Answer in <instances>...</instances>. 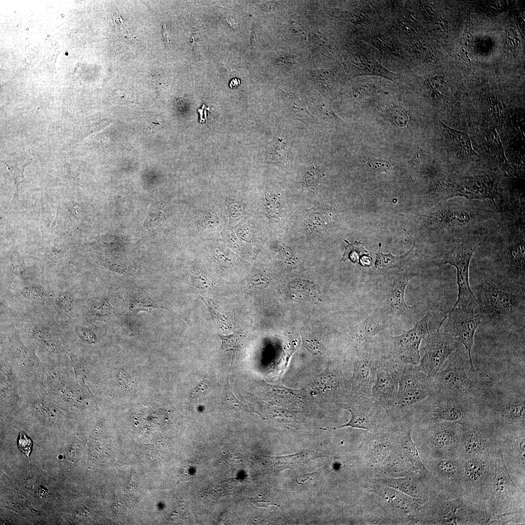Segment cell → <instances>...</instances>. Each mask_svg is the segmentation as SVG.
Returning <instances> with one entry per match:
<instances>
[{
    "mask_svg": "<svg viewBox=\"0 0 525 525\" xmlns=\"http://www.w3.org/2000/svg\"><path fill=\"white\" fill-rule=\"evenodd\" d=\"M466 55V57L467 58H469V57H468V56L467 55Z\"/></svg>",
    "mask_w": 525,
    "mask_h": 525,
    "instance_id": "680465c9",
    "label": "cell"
},
{
    "mask_svg": "<svg viewBox=\"0 0 525 525\" xmlns=\"http://www.w3.org/2000/svg\"><path fill=\"white\" fill-rule=\"evenodd\" d=\"M462 51L464 52H465L464 49H462Z\"/></svg>",
    "mask_w": 525,
    "mask_h": 525,
    "instance_id": "9f6ffc18",
    "label": "cell"
},
{
    "mask_svg": "<svg viewBox=\"0 0 525 525\" xmlns=\"http://www.w3.org/2000/svg\"><path fill=\"white\" fill-rule=\"evenodd\" d=\"M272 159L276 164L285 166L288 164L286 146L282 140H279L271 150Z\"/></svg>",
    "mask_w": 525,
    "mask_h": 525,
    "instance_id": "e575fe53",
    "label": "cell"
},
{
    "mask_svg": "<svg viewBox=\"0 0 525 525\" xmlns=\"http://www.w3.org/2000/svg\"><path fill=\"white\" fill-rule=\"evenodd\" d=\"M476 308L473 305L453 307L439 326L440 328L442 323L446 320L444 324V332L451 335L465 348L469 359L470 368L472 371L475 370L472 357L474 336L477 328L481 324L479 314L474 311Z\"/></svg>",
    "mask_w": 525,
    "mask_h": 525,
    "instance_id": "7c38bea8",
    "label": "cell"
},
{
    "mask_svg": "<svg viewBox=\"0 0 525 525\" xmlns=\"http://www.w3.org/2000/svg\"><path fill=\"white\" fill-rule=\"evenodd\" d=\"M467 360L460 346L453 352L438 372L434 381L438 391L456 397L478 400L482 387L467 372Z\"/></svg>",
    "mask_w": 525,
    "mask_h": 525,
    "instance_id": "8992f818",
    "label": "cell"
},
{
    "mask_svg": "<svg viewBox=\"0 0 525 525\" xmlns=\"http://www.w3.org/2000/svg\"><path fill=\"white\" fill-rule=\"evenodd\" d=\"M369 41L372 45L384 54L392 57L401 55L400 50L388 36L383 34H376L370 36Z\"/></svg>",
    "mask_w": 525,
    "mask_h": 525,
    "instance_id": "f1b7e54d",
    "label": "cell"
},
{
    "mask_svg": "<svg viewBox=\"0 0 525 525\" xmlns=\"http://www.w3.org/2000/svg\"><path fill=\"white\" fill-rule=\"evenodd\" d=\"M495 475L491 492L486 502L492 523H513L510 516L519 520L525 518V493L515 484L505 465L501 448L495 453Z\"/></svg>",
    "mask_w": 525,
    "mask_h": 525,
    "instance_id": "277c9868",
    "label": "cell"
},
{
    "mask_svg": "<svg viewBox=\"0 0 525 525\" xmlns=\"http://www.w3.org/2000/svg\"><path fill=\"white\" fill-rule=\"evenodd\" d=\"M192 278L194 283H202L205 287H207L209 285L208 283H210V281L205 274L198 269H193Z\"/></svg>",
    "mask_w": 525,
    "mask_h": 525,
    "instance_id": "c3c4849f",
    "label": "cell"
},
{
    "mask_svg": "<svg viewBox=\"0 0 525 525\" xmlns=\"http://www.w3.org/2000/svg\"><path fill=\"white\" fill-rule=\"evenodd\" d=\"M468 53V52H466L465 54L467 55Z\"/></svg>",
    "mask_w": 525,
    "mask_h": 525,
    "instance_id": "11a10c76",
    "label": "cell"
},
{
    "mask_svg": "<svg viewBox=\"0 0 525 525\" xmlns=\"http://www.w3.org/2000/svg\"><path fill=\"white\" fill-rule=\"evenodd\" d=\"M198 224L203 229L213 230L219 226L220 221L217 215L213 212H209L203 215L198 222Z\"/></svg>",
    "mask_w": 525,
    "mask_h": 525,
    "instance_id": "60d3db41",
    "label": "cell"
},
{
    "mask_svg": "<svg viewBox=\"0 0 525 525\" xmlns=\"http://www.w3.org/2000/svg\"><path fill=\"white\" fill-rule=\"evenodd\" d=\"M477 244L471 242L458 243L444 256L440 264H449L456 270L458 295L453 307L473 305L476 301L472 291L469 280V267Z\"/></svg>",
    "mask_w": 525,
    "mask_h": 525,
    "instance_id": "5bb4252c",
    "label": "cell"
},
{
    "mask_svg": "<svg viewBox=\"0 0 525 525\" xmlns=\"http://www.w3.org/2000/svg\"><path fill=\"white\" fill-rule=\"evenodd\" d=\"M240 83V82L239 79H234L230 82L229 86L230 88L235 87H237Z\"/></svg>",
    "mask_w": 525,
    "mask_h": 525,
    "instance_id": "681fc988",
    "label": "cell"
},
{
    "mask_svg": "<svg viewBox=\"0 0 525 525\" xmlns=\"http://www.w3.org/2000/svg\"><path fill=\"white\" fill-rule=\"evenodd\" d=\"M413 424L408 421L402 422L398 428L401 448L416 472L425 475L430 473L421 460L419 452L411 437Z\"/></svg>",
    "mask_w": 525,
    "mask_h": 525,
    "instance_id": "603a6c76",
    "label": "cell"
},
{
    "mask_svg": "<svg viewBox=\"0 0 525 525\" xmlns=\"http://www.w3.org/2000/svg\"><path fill=\"white\" fill-rule=\"evenodd\" d=\"M352 73L357 75L380 76L394 81L397 74L386 69L375 58L365 54L353 56L349 63Z\"/></svg>",
    "mask_w": 525,
    "mask_h": 525,
    "instance_id": "d4e9b609",
    "label": "cell"
},
{
    "mask_svg": "<svg viewBox=\"0 0 525 525\" xmlns=\"http://www.w3.org/2000/svg\"><path fill=\"white\" fill-rule=\"evenodd\" d=\"M321 180L320 175L313 166H310L307 171L305 180L307 185L310 187L318 186Z\"/></svg>",
    "mask_w": 525,
    "mask_h": 525,
    "instance_id": "f6af8a7d",
    "label": "cell"
},
{
    "mask_svg": "<svg viewBox=\"0 0 525 525\" xmlns=\"http://www.w3.org/2000/svg\"><path fill=\"white\" fill-rule=\"evenodd\" d=\"M371 489L399 513L405 515L417 514L427 500L409 496L397 490L381 484L373 485Z\"/></svg>",
    "mask_w": 525,
    "mask_h": 525,
    "instance_id": "44dd1931",
    "label": "cell"
},
{
    "mask_svg": "<svg viewBox=\"0 0 525 525\" xmlns=\"http://www.w3.org/2000/svg\"><path fill=\"white\" fill-rule=\"evenodd\" d=\"M440 32H441V33L443 32V31L442 30H440Z\"/></svg>",
    "mask_w": 525,
    "mask_h": 525,
    "instance_id": "91938a15",
    "label": "cell"
},
{
    "mask_svg": "<svg viewBox=\"0 0 525 525\" xmlns=\"http://www.w3.org/2000/svg\"><path fill=\"white\" fill-rule=\"evenodd\" d=\"M468 60H469V62H471V60H470V58H468Z\"/></svg>",
    "mask_w": 525,
    "mask_h": 525,
    "instance_id": "6f0895ef",
    "label": "cell"
},
{
    "mask_svg": "<svg viewBox=\"0 0 525 525\" xmlns=\"http://www.w3.org/2000/svg\"><path fill=\"white\" fill-rule=\"evenodd\" d=\"M437 391L434 379L426 373L419 364L406 365L400 370L396 407L414 405Z\"/></svg>",
    "mask_w": 525,
    "mask_h": 525,
    "instance_id": "8fae6325",
    "label": "cell"
},
{
    "mask_svg": "<svg viewBox=\"0 0 525 525\" xmlns=\"http://www.w3.org/2000/svg\"><path fill=\"white\" fill-rule=\"evenodd\" d=\"M441 198L461 196L469 200L489 199L496 206L498 195L496 182L487 175H478L461 180H448L439 182L436 190Z\"/></svg>",
    "mask_w": 525,
    "mask_h": 525,
    "instance_id": "9a60e30c",
    "label": "cell"
},
{
    "mask_svg": "<svg viewBox=\"0 0 525 525\" xmlns=\"http://www.w3.org/2000/svg\"><path fill=\"white\" fill-rule=\"evenodd\" d=\"M223 401L225 403L233 410L238 411L241 409L243 405L234 395L228 382L227 383L223 392Z\"/></svg>",
    "mask_w": 525,
    "mask_h": 525,
    "instance_id": "b9f144b4",
    "label": "cell"
},
{
    "mask_svg": "<svg viewBox=\"0 0 525 525\" xmlns=\"http://www.w3.org/2000/svg\"><path fill=\"white\" fill-rule=\"evenodd\" d=\"M29 159L21 158L8 160L5 162L14 181L16 186L15 197L18 195L20 184L25 181L23 172L30 163Z\"/></svg>",
    "mask_w": 525,
    "mask_h": 525,
    "instance_id": "f546056e",
    "label": "cell"
},
{
    "mask_svg": "<svg viewBox=\"0 0 525 525\" xmlns=\"http://www.w3.org/2000/svg\"><path fill=\"white\" fill-rule=\"evenodd\" d=\"M467 37H468V38H470V36H469V35H468L467 36Z\"/></svg>",
    "mask_w": 525,
    "mask_h": 525,
    "instance_id": "f5cc1de1",
    "label": "cell"
},
{
    "mask_svg": "<svg viewBox=\"0 0 525 525\" xmlns=\"http://www.w3.org/2000/svg\"><path fill=\"white\" fill-rule=\"evenodd\" d=\"M511 40L512 41V42H513V44H514V45H515V43H514V40H513L512 39H511Z\"/></svg>",
    "mask_w": 525,
    "mask_h": 525,
    "instance_id": "f907efd6",
    "label": "cell"
},
{
    "mask_svg": "<svg viewBox=\"0 0 525 525\" xmlns=\"http://www.w3.org/2000/svg\"><path fill=\"white\" fill-rule=\"evenodd\" d=\"M391 324L382 321L378 311L374 312L354 328L352 337L358 346L373 341L375 335Z\"/></svg>",
    "mask_w": 525,
    "mask_h": 525,
    "instance_id": "484cf974",
    "label": "cell"
},
{
    "mask_svg": "<svg viewBox=\"0 0 525 525\" xmlns=\"http://www.w3.org/2000/svg\"><path fill=\"white\" fill-rule=\"evenodd\" d=\"M13 273L22 278L27 275V269L23 260L17 254L14 255L11 265Z\"/></svg>",
    "mask_w": 525,
    "mask_h": 525,
    "instance_id": "7bdbcfd3",
    "label": "cell"
},
{
    "mask_svg": "<svg viewBox=\"0 0 525 525\" xmlns=\"http://www.w3.org/2000/svg\"><path fill=\"white\" fill-rule=\"evenodd\" d=\"M307 224L310 230L320 231L327 227V222L326 217L322 214L314 212L309 215Z\"/></svg>",
    "mask_w": 525,
    "mask_h": 525,
    "instance_id": "74e56055",
    "label": "cell"
},
{
    "mask_svg": "<svg viewBox=\"0 0 525 525\" xmlns=\"http://www.w3.org/2000/svg\"><path fill=\"white\" fill-rule=\"evenodd\" d=\"M481 324L496 330L525 327V281L484 276L470 283Z\"/></svg>",
    "mask_w": 525,
    "mask_h": 525,
    "instance_id": "6da1fadb",
    "label": "cell"
},
{
    "mask_svg": "<svg viewBox=\"0 0 525 525\" xmlns=\"http://www.w3.org/2000/svg\"><path fill=\"white\" fill-rule=\"evenodd\" d=\"M465 46H468V44H467V42H465Z\"/></svg>",
    "mask_w": 525,
    "mask_h": 525,
    "instance_id": "816d5d0a",
    "label": "cell"
},
{
    "mask_svg": "<svg viewBox=\"0 0 525 525\" xmlns=\"http://www.w3.org/2000/svg\"><path fill=\"white\" fill-rule=\"evenodd\" d=\"M17 444L19 449L29 457L33 446L31 439L24 432H20Z\"/></svg>",
    "mask_w": 525,
    "mask_h": 525,
    "instance_id": "ee69618b",
    "label": "cell"
},
{
    "mask_svg": "<svg viewBox=\"0 0 525 525\" xmlns=\"http://www.w3.org/2000/svg\"><path fill=\"white\" fill-rule=\"evenodd\" d=\"M446 134L449 145L455 152L462 156H478L472 148L469 136L465 133L453 129L440 122Z\"/></svg>",
    "mask_w": 525,
    "mask_h": 525,
    "instance_id": "4316f807",
    "label": "cell"
},
{
    "mask_svg": "<svg viewBox=\"0 0 525 525\" xmlns=\"http://www.w3.org/2000/svg\"><path fill=\"white\" fill-rule=\"evenodd\" d=\"M88 311L95 318H101L110 315L112 308L106 299L95 298L89 300Z\"/></svg>",
    "mask_w": 525,
    "mask_h": 525,
    "instance_id": "1f68e13d",
    "label": "cell"
},
{
    "mask_svg": "<svg viewBox=\"0 0 525 525\" xmlns=\"http://www.w3.org/2000/svg\"><path fill=\"white\" fill-rule=\"evenodd\" d=\"M226 204L229 217L233 220L241 219L244 214V207L241 201L230 198L227 201Z\"/></svg>",
    "mask_w": 525,
    "mask_h": 525,
    "instance_id": "ab89813d",
    "label": "cell"
},
{
    "mask_svg": "<svg viewBox=\"0 0 525 525\" xmlns=\"http://www.w3.org/2000/svg\"><path fill=\"white\" fill-rule=\"evenodd\" d=\"M353 359L352 392L355 396L371 398L378 361L381 351L374 348L373 341L358 346Z\"/></svg>",
    "mask_w": 525,
    "mask_h": 525,
    "instance_id": "e0dca14e",
    "label": "cell"
},
{
    "mask_svg": "<svg viewBox=\"0 0 525 525\" xmlns=\"http://www.w3.org/2000/svg\"><path fill=\"white\" fill-rule=\"evenodd\" d=\"M525 429L502 432L500 448L511 479L524 493L525 492Z\"/></svg>",
    "mask_w": 525,
    "mask_h": 525,
    "instance_id": "ac0fdd59",
    "label": "cell"
},
{
    "mask_svg": "<svg viewBox=\"0 0 525 525\" xmlns=\"http://www.w3.org/2000/svg\"><path fill=\"white\" fill-rule=\"evenodd\" d=\"M264 207L269 216L274 218L280 217L281 212L280 202L276 195L272 193L265 195Z\"/></svg>",
    "mask_w": 525,
    "mask_h": 525,
    "instance_id": "d590c367",
    "label": "cell"
},
{
    "mask_svg": "<svg viewBox=\"0 0 525 525\" xmlns=\"http://www.w3.org/2000/svg\"><path fill=\"white\" fill-rule=\"evenodd\" d=\"M415 244L412 248L405 254L402 256H393L390 253L388 254H383L381 251V244L377 253L375 254L376 258L375 265L376 267L380 268H388L398 267L400 268L405 260L408 258L414 248Z\"/></svg>",
    "mask_w": 525,
    "mask_h": 525,
    "instance_id": "4dcf8cb0",
    "label": "cell"
},
{
    "mask_svg": "<svg viewBox=\"0 0 525 525\" xmlns=\"http://www.w3.org/2000/svg\"><path fill=\"white\" fill-rule=\"evenodd\" d=\"M21 295L27 299L35 300L43 299L47 296L45 289L37 285L25 287L21 291Z\"/></svg>",
    "mask_w": 525,
    "mask_h": 525,
    "instance_id": "f35d334b",
    "label": "cell"
},
{
    "mask_svg": "<svg viewBox=\"0 0 525 525\" xmlns=\"http://www.w3.org/2000/svg\"><path fill=\"white\" fill-rule=\"evenodd\" d=\"M399 379L400 371L395 363L381 351L371 398L387 411L396 407Z\"/></svg>",
    "mask_w": 525,
    "mask_h": 525,
    "instance_id": "2e32d148",
    "label": "cell"
},
{
    "mask_svg": "<svg viewBox=\"0 0 525 525\" xmlns=\"http://www.w3.org/2000/svg\"><path fill=\"white\" fill-rule=\"evenodd\" d=\"M525 385H505L484 388L477 400L478 413L501 432L525 429Z\"/></svg>",
    "mask_w": 525,
    "mask_h": 525,
    "instance_id": "7a4b0ae2",
    "label": "cell"
},
{
    "mask_svg": "<svg viewBox=\"0 0 525 525\" xmlns=\"http://www.w3.org/2000/svg\"><path fill=\"white\" fill-rule=\"evenodd\" d=\"M425 342L424 353L419 365L428 375L436 377L445 362L460 345L451 335L438 329L427 334L423 338Z\"/></svg>",
    "mask_w": 525,
    "mask_h": 525,
    "instance_id": "d6986e66",
    "label": "cell"
},
{
    "mask_svg": "<svg viewBox=\"0 0 525 525\" xmlns=\"http://www.w3.org/2000/svg\"><path fill=\"white\" fill-rule=\"evenodd\" d=\"M209 383L208 380L203 379L191 391L190 401L192 405L198 404L204 399L209 390Z\"/></svg>",
    "mask_w": 525,
    "mask_h": 525,
    "instance_id": "8d00e7d4",
    "label": "cell"
},
{
    "mask_svg": "<svg viewBox=\"0 0 525 525\" xmlns=\"http://www.w3.org/2000/svg\"><path fill=\"white\" fill-rule=\"evenodd\" d=\"M288 295L295 299L313 301L319 295V290L314 283L305 280L292 281L287 288Z\"/></svg>",
    "mask_w": 525,
    "mask_h": 525,
    "instance_id": "83f0119b",
    "label": "cell"
},
{
    "mask_svg": "<svg viewBox=\"0 0 525 525\" xmlns=\"http://www.w3.org/2000/svg\"><path fill=\"white\" fill-rule=\"evenodd\" d=\"M429 315L417 320L409 330H403L400 335L388 336V350L384 352L396 365L399 370L406 365H419L420 361V346L422 339L429 333Z\"/></svg>",
    "mask_w": 525,
    "mask_h": 525,
    "instance_id": "30bf717a",
    "label": "cell"
},
{
    "mask_svg": "<svg viewBox=\"0 0 525 525\" xmlns=\"http://www.w3.org/2000/svg\"><path fill=\"white\" fill-rule=\"evenodd\" d=\"M419 426V446L427 454L430 461L459 456L461 424L442 421Z\"/></svg>",
    "mask_w": 525,
    "mask_h": 525,
    "instance_id": "52a82bcc",
    "label": "cell"
},
{
    "mask_svg": "<svg viewBox=\"0 0 525 525\" xmlns=\"http://www.w3.org/2000/svg\"><path fill=\"white\" fill-rule=\"evenodd\" d=\"M77 333L84 340L89 342H94L96 339L95 334L88 329L81 327L75 328Z\"/></svg>",
    "mask_w": 525,
    "mask_h": 525,
    "instance_id": "7dc6e473",
    "label": "cell"
},
{
    "mask_svg": "<svg viewBox=\"0 0 525 525\" xmlns=\"http://www.w3.org/2000/svg\"><path fill=\"white\" fill-rule=\"evenodd\" d=\"M349 404L351 418L348 423L338 427H350L369 432L389 431L393 424L385 409L371 398L354 396Z\"/></svg>",
    "mask_w": 525,
    "mask_h": 525,
    "instance_id": "4fadbf2b",
    "label": "cell"
},
{
    "mask_svg": "<svg viewBox=\"0 0 525 525\" xmlns=\"http://www.w3.org/2000/svg\"><path fill=\"white\" fill-rule=\"evenodd\" d=\"M495 453L461 458L463 498L472 502L482 503H486L489 499L495 475Z\"/></svg>",
    "mask_w": 525,
    "mask_h": 525,
    "instance_id": "ba28073f",
    "label": "cell"
},
{
    "mask_svg": "<svg viewBox=\"0 0 525 525\" xmlns=\"http://www.w3.org/2000/svg\"><path fill=\"white\" fill-rule=\"evenodd\" d=\"M462 426L459 453L460 458L494 455L500 448L501 431L478 413Z\"/></svg>",
    "mask_w": 525,
    "mask_h": 525,
    "instance_id": "9c48e42d",
    "label": "cell"
},
{
    "mask_svg": "<svg viewBox=\"0 0 525 525\" xmlns=\"http://www.w3.org/2000/svg\"><path fill=\"white\" fill-rule=\"evenodd\" d=\"M414 424L427 425L442 421L466 424L478 412L477 400L456 397L437 391L421 402L405 408Z\"/></svg>",
    "mask_w": 525,
    "mask_h": 525,
    "instance_id": "3957f363",
    "label": "cell"
},
{
    "mask_svg": "<svg viewBox=\"0 0 525 525\" xmlns=\"http://www.w3.org/2000/svg\"><path fill=\"white\" fill-rule=\"evenodd\" d=\"M428 217L440 227L453 228L467 225L472 220V217L465 208L448 206L431 213Z\"/></svg>",
    "mask_w": 525,
    "mask_h": 525,
    "instance_id": "cb8c5ba5",
    "label": "cell"
},
{
    "mask_svg": "<svg viewBox=\"0 0 525 525\" xmlns=\"http://www.w3.org/2000/svg\"><path fill=\"white\" fill-rule=\"evenodd\" d=\"M138 299L131 301L129 303V308L134 312H139L140 310L148 311L155 306L152 303L147 300H144L143 298L141 300V299Z\"/></svg>",
    "mask_w": 525,
    "mask_h": 525,
    "instance_id": "bcb514c9",
    "label": "cell"
},
{
    "mask_svg": "<svg viewBox=\"0 0 525 525\" xmlns=\"http://www.w3.org/2000/svg\"><path fill=\"white\" fill-rule=\"evenodd\" d=\"M509 42H510V44H511V45H512V42H511V41H509Z\"/></svg>",
    "mask_w": 525,
    "mask_h": 525,
    "instance_id": "db71d44e",
    "label": "cell"
},
{
    "mask_svg": "<svg viewBox=\"0 0 525 525\" xmlns=\"http://www.w3.org/2000/svg\"><path fill=\"white\" fill-rule=\"evenodd\" d=\"M74 304L73 297L71 294L68 291L60 292L55 300V306L60 314L69 315L72 311Z\"/></svg>",
    "mask_w": 525,
    "mask_h": 525,
    "instance_id": "836d02e7",
    "label": "cell"
},
{
    "mask_svg": "<svg viewBox=\"0 0 525 525\" xmlns=\"http://www.w3.org/2000/svg\"><path fill=\"white\" fill-rule=\"evenodd\" d=\"M428 464L438 492L453 497L462 496V460L460 457L430 460Z\"/></svg>",
    "mask_w": 525,
    "mask_h": 525,
    "instance_id": "ffe728a7",
    "label": "cell"
},
{
    "mask_svg": "<svg viewBox=\"0 0 525 525\" xmlns=\"http://www.w3.org/2000/svg\"><path fill=\"white\" fill-rule=\"evenodd\" d=\"M418 276L417 273L408 271L395 273L391 276L392 283L387 298L391 308L397 314L404 315L409 314L411 307L405 303V289L409 281Z\"/></svg>",
    "mask_w": 525,
    "mask_h": 525,
    "instance_id": "7402d4cb",
    "label": "cell"
},
{
    "mask_svg": "<svg viewBox=\"0 0 525 525\" xmlns=\"http://www.w3.org/2000/svg\"><path fill=\"white\" fill-rule=\"evenodd\" d=\"M486 139L492 154L501 163L506 164L507 160L499 135L495 128L493 127L490 128L487 133Z\"/></svg>",
    "mask_w": 525,
    "mask_h": 525,
    "instance_id": "d6a6232c",
    "label": "cell"
},
{
    "mask_svg": "<svg viewBox=\"0 0 525 525\" xmlns=\"http://www.w3.org/2000/svg\"><path fill=\"white\" fill-rule=\"evenodd\" d=\"M418 512L423 523L438 525H473L476 515L473 502L462 496L452 497L438 492L428 499Z\"/></svg>",
    "mask_w": 525,
    "mask_h": 525,
    "instance_id": "5b68a950",
    "label": "cell"
}]
</instances>
